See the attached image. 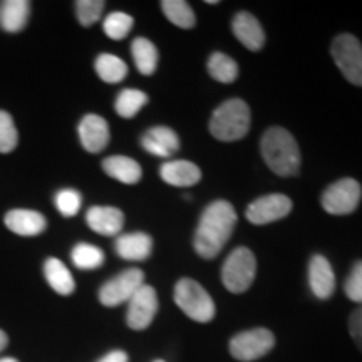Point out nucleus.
I'll return each instance as SVG.
<instances>
[{"label":"nucleus","mask_w":362,"mask_h":362,"mask_svg":"<svg viewBox=\"0 0 362 362\" xmlns=\"http://www.w3.org/2000/svg\"><path fill=\"white\" fill-rule=\"evenodd\" d=\"M98 362H128V354L124 351H112Z\"/></svg>","instance_id":"35"},{"label":"nucleus","mask_w":362,"mask_h":362,"mask_svg":"<svg viewBox=\"0 0 362 362\" xmlns=\"http://www.w3.org/2000/svg\"><path fill=\"white\" fill-rule=\"evenodd\" d=\"M161 11L171 24L180 29H192L197 24L193 8L185 0H163Z\"/></svg>","instance_id":"26"},{"label":"nucleus","mask_w":362,"mask_h":362,"mask_svg":"<svg viewBox=\"0 0 362 362\" xmlns=\"http://www.w3.org/2000/svg\"><path fill=\"white\" fill-rule=\"evenodd\" d=\"M250 107L242 99L233 98L221 103L210 119V133L218 141H238L245 138L250 129Z\"/></svg>","instance_id":"3"},{"label":"nucleus","mask_w":362,"mask_h":362,"mask_svg":"<svg viewBox=\"0 0 362 362\" xmlns=\"http://www.w3.org/2000/svg\"><path fill=\"white\" fill-rule=\"evenodd\" d=\"M104 173L124 185H134L141 180L143 170L138 161L128 156H110L103 161Z\"/></svg>","instance_id":"20"},{"label":"nucleus","mask_w":362,"mask_h":362,"mask_svg":"<svg viewBox=\"0 0 362 362\" xmlns=\"http://www.w3.org/2000/svg\"><path fill=\"white\" fill-rule=\"evenodd\" d=\"M275 336L265 327L243 330L230 341V354L237 361L252 362L260 359L274 349Z\"/></svg>","instance_id":"8"},{"label":"nucleus","mask_w":362,"mask_h":362,"mask_svg":"<svg viewBox=\"0 0 362 362\" xmlns=\"http://www.w3.org/2000/svg\"><path fill=\"white\" fill-rule=\"evenodd\" d=\"M86 221L93 232L115 237L124 226V214L116 206H93L86 214Z\"/></svg>","instance_id":"15"},{"label":"nucleus","mask_w":362,"mask_h":362,"mask_svg":"<svg viewBox=\"0 0 362 362\" xmlns=\"http://www.w3.org/2000/svg\"><path fill=\"white\" fill-rule=\"evenodd\" d=\"M106 4L103 0H78L76 2V13L81 25L90 27L101 19Z\"/></svg>","instance_id":"31"},{"label":"nucleus","mask_w":362,"mask_h":362,"mask_svg":"<svg viewBox=\"0 0 362 362\" xmlns=\"http://www.w3.org/2000/svg\"><path fill=\"white\" fill-rule=\"evenodd\" d=\"M237 218V211L232 203L226 200L210 203L203 210L194 232L193 245L198 255L208 260L215 259L232 237Z\"/></svg>","instance_id":"1"},{"label":"nucleus","mask_w":362,"mask_h":362,"mask_svg":"<svg viewBox=\"0 0 362 362\" xmlns=\"http://www.w3.org/2000/svg\"><path fill=\"white\" fill-rule=\"evenodd\" d=\"M131 54H133L136 69L143 76L155 74L160 54H158L156 45L151 40L146 37H136L131 44Z\"/></svg>","instance_id":"23"},{"label":"nucleus","mask_w":362,"mask_h":362,"mask_svg":"<svg viewBox=\"0 0 362 362\" xmlns=\"http://www.w3.org/2000/svg\"><path fill=\"white\" fill-rule=\"evenodd\" d=\"M141 146L149 155L170 158L180 149V138L168 126H155L141 136Z\"/></svg>","instance_id":"13"},{"label":"nucleus","mask_w":362,"mask_h":362,"mask_svg":"<svg viewBox=\"0 0 362 362\" xmlns=\"http://www.w3.org/2000/svg\"><path fill=\"white\" fill-rule=\"evenodd\" d=\"M175 304L194 322H210L215 317V302L197 280L181 279L175 285Z\"/></svg>","instance_id":"4"},{"label":"nucleus","mask_w":362,"mask_h":362,"mask_svg":"<svg viewBox=\"0 0 362 362\" xmlns=\"http://www.w3.org/2000/svg\"><path fill=\"white\" fill-rule=\"evenodd\" d=\"M71 259L81 270H94L104 264V252L90 243H78L72 248Z\"/></svg>","instance_id":"28"},{"label":"nucleus","mask_w":362,"mask_h":362,"mask_svg":"<svg viewBox=\"0 0 362 362\" xmlns=\"http://www.w3.org/2000/svg\"><path fill=\"white\" fill-rule=\"evenodd\" d=\"M158 312V296L151 285H141L128 302L126 322L133 330H144L151 325Z\"/></svg>","instance_id":"11"},{"label":"nucleus","mask_w":362,"mask_h":362,"mask_svg":"<svg viewBox=\"0 0 362 362\" xmlns=\"http://www.w3.org/2000/svg\"><path fill=\"white\" fill-rule=\"evenodd\" d=\"M344 292L352 302L362 305V260H357L347 275L344 284Z\"/></svg>","instance_id":"33"},{"label":"nucleus","mask_w":362,"mask_h":362,"mask_svg":"<svg viewBox=\"0 0 362 362\" xmlns=\"http://www.w3.org/2000/svg\"><path fill=\"white\" fill-rule=\"evenodd\" d=\"M292 211V200L282 193H272L257 198L247 206L245 216L253 225H267L282 220Z\"/></svg>","instance_id":"10"},{"label":"nucleus","mask_w":362,"mask_h":362,"mask_svg":"<svg viewBox=\"0 0 362 362\" xmlns=\"http://www.w3.org/2000/svg\"><path fill=\"white\" fill-rule=\"evenodd\" d=\"M44 275L47 284L51 285L54 292H57L59 296H71L76 288V282L69 269L62 264L59 259H51L45 260L44 264Z\"/></svg>","instance_id":"22"},{"label":"nucleus","mask_w":362,"mask_h":362,"mask_svg":"<svg viewBox=\"0 0 362 362\" xmlns=\"http://www.w3.org/2000/svg\"><path fill=\"white\" fill-rule=\"evenodd\" d=\"M134 21L129 13L124 12H111L103 22V29L106 35L112 40H121L131 33Z\"/></svg>","instance_id":"29"},{"label":"nucleus","mask_w":362,"mask_h":362,"mask_svg":"<svg viewBox=\"0 0 362 362\" xmlns=\"http://www.w3.org/2000/svg\"><path fill=\"white\" fill-rule=\"evenodd\" d=\"M30 2L27 0H7L0 7V27L8 34L21 33L27 25Z\"/></svg>","instance_id":"21"},{"label":"nucleus","mask_w":362,"mask_h":362,"mask_svg":"<svg viewBox=\"0 0 362 362\" xmlns=\"http://www.w3.org/2000/svg\"><path fill=\"white\" fill-rule=\"evenodd\" d=\"M155 362H165V361H161V359H160V361H155Z\"/></svg>","instance_id":"38"},{"label":"nucleus","mask_w":362,"mask_h":362,"mask_svg":"<svg viewBox=\"0 0 362 362\" xmlns=\"http://www.w3.org/2000/svg\"><path fill=\"white\" fill-rule=\"evenodd\" d=\"M153 252V240L148 233L134 232L116 238V253L129 262L146 260Z\"/></svg>","instance_id":"18"},{"label":"nucleus","mask_w":362,"mask_h":362,"mask_svg":"<svg viewBox=\"0 0 362 362\" xmlns=\"http://www.w3.org/2000/svg\"><path fill=\"white\" fill-rule=\"evenodd\" d=\"M262 156L279 176H296L300 168V149L296 138L285 128L274 126L262 136Z\"/></svg>","instance_id":"2"},{"label":"nucleus","mask_w":362,"mask_h":362,"mask_svg":"<svg viewBox=\"0 0 362 362\" xmlns=\"http://www.w3.org/2000/svg\"><path fill=\"white\" fill-rule=\"evenodd\" d=\"M361 197L362 188L359 181L354 178H342L325 188L320 203L330 215H349L357 210Z\"/></svg>","instance_id":"7"},{"label":"nucleus","mask_w":362,"mask_h":362,"mask_svg":"<svg viewBox=\"0 0 362 362\" xmlns=\"http://www.w3.org/2000/svg\"><path fill=\"white\" fill-rule=\"evenodd\" d=\"M141 285H144V272L128 269L103 285L99 291V302L104 307H117L129 302Z\"/></svg>","instance_id":"9"},{"label":"nucleus","mask_w":362,"mask_h":362,"mask_svg":"<svg viewBox=\"0 0 362 362\" xmlns=\"http://www.w3.org/2000/svg\"><path fill=\"white\" fill-rule=\"evenodd\" d=\"M0 362H19V361L13 359V357H2V359H0Z\"/></svg>","instance_id":"37"},{"label":"nucleus","mask_w":362,"mask_h":362,"mask_svg":"<svg viewBox=\"0 0 362 362\" xmlns=\"http://www.w3.org/2000/svg\"><path fill=\"white\" fill-rule=\"evenodd\" d=\"M208 72L215 81L223 84L233 83L238 78V64L235 59L223 52H214L206 62Z\"/></svg>","instance_id":"25"},{"label":"nucleus","mask_w":362,"mask_h":362,"mask_svg":"<svg viewBox=\"0 0 362 362\" xmlns=\"http://www.w3.org/2000/svg\"><path fill=\"white\" fill-rule=\"evenodd\" d=\"M94 67H96L98 76L104 83L117 84L128 76L126 62L117 56H112V54H101V56H98Z\"/></svg>","instance_id":"24"},{"label":"nucleus","mask_w":362,"mask_h":362,"mask_svg":"<svg viewBox=\"0 0 362 362\" xmlns=\"http://www.w3.org/2000/svg\"><path fill=\"white\" fill-rule=\"evenodd\" d=\"M349 334L356 346L362 351V305L357 307L349 317Z\"/></svg>","instance_id":"34"},{"label":"nucleus","mask_w":362,"mask_h":362,"mask_svg":"<svg viewBox=\"0 0 362 362\" xmlns=\"http://www.w3.org/2000/svg\"><path fill=\"white\" fill-rule=\"evenodd\" d=\"M7 344H8V337H7V334L4 332L2 329H0V352H2L4 349H6Z\"/></svg>","instance_id":"36"},{"label":"nucleus","mask_w":362,"mask_h":362,"mask_svg":"<svg viewBox=\"0 0 362 362\" xmlns=\"http://www.w3.org/2000/svg\"><path fill=\"white\" fill-rule=\"evenodd\" d=\"M255 274L257 259L253 252L247 247H237L221 267V282L228 292L243 293L252 287Z\"/></svg>","instance_id":"5"},{"label":"nucleus","mask_w":362,"mask_h":362,"mask_svg":"<svg viewBox=\"0 0 362 362\" xmlns=\"http://www.w3.org/2000/svg\"><path fill=\"white\" fill-rule=\"evenodd\" d=\"M79 139L86 151L101 153L110 144V124L99 115H86L79 123Z\"/></svg>","instance_id":"12"},{"label":"nucleus","mask_w":362,"mask_h":362,"mask_svg":"<svg viewBox=\"0 0 362 362\" xmlns=\"http://www.w3.org/2000/svg\"><path fill=\"white\" fill-rule=\"evenodd\" d=\"M160 176L165 183L171 185V187L188 188L202 180V170L192 161L173 160L163 163L160 168Z\"/></svg>","instance_id":"17"},{"label":"nucleus","mask_w":362,"mask_h":362,"mask_svg":"<svg viewBox=\"0 0 362 362\" xmlns=\"http://www.w3.org/2000/svg\"><path fill=\"white\" fill-rule=\"evenodd\" d=\"M19 134L13 124L12 116L7 111H0V153L7 155L17 148Z\"/></svg>","instance_id":"30"},{"label":"nucleus","mask_w":362,"mask_h":362,"mask_svg":"<svg viewBox=\"0 0 362 362\" xmlns=\"http://www.w3.org/2000/svg\"><path fill=\"white\" fill-rule=\"evenodd\" d=\"M4 221L11 232L21 237H35L42 233L47 226L45 216L34 210H11Z\"/></svg>","instance_id":"19"},{"label":"nucleus","mask_w":362,"mask_h":362,"mask_svg":"<svg viewBox=\"0 0 362 362\" xmlns=\"http://www.w3.org/2000/svg\"><path fill=\"white\" fill-rule=\"evenodd\" d=\"M81 205H83V197L76 189L66 188L57 192L56 194V206L59 214L62 216H74L79 214Z\"/></svg>","instance_id":"32"},{"label":"nucleus","mask_w":362,"mask_h":362,"mask_svg":"<svg viewBox=\"0 0 362 362\" xmlns=\"http://www.w3.org/2000/svg\"><path fill=\"white\" fill-rule=\"evenodd\" d=\"M309 285L320 300L332 297L336 291V274L324 255H314L309 262Z\"/></svg>","instance_id":"14"},{"label":"nucleus","mask_w":362,"mask_h":362,"mask_svg":"<svg viewBox=\"0 0 362 362\" xmlns=\"http://www.w3.org/2000/svg\"><path fill=\"white\" fill-rule=\"evenodd\" d=\"M334 62L351 84L362 88V44L352 34H339L330 45Z\"/></svg>","instance_id":"6"},{"label":"nucleus","mask_w":362,"mask_h":362,"mask_svg":"<svg viewBox=\"0 0 362 362\" xmlns=\"http://www.w3.org/2000/svg\"><path fill=\"white\" fill-rule=\"evenodd\" d=\"M232 30L235 37L250 51H260L265 45L264 27L250 12H238L232 21Z\"/></svg>","instance_id":"16"},{"label":"nucleus","mask_w":362,"mask_h":362,"mask_svg":"<svg viewBox=\"0 0 362 362\" xmlns=\"http://www.w3.org/2000/svg\"><path fill=\"white\" fill-rule=\"evenodd\" d=\"M148 104V94L139 89H124L116 98V112L121 117H134Z\"/></svg>","instance_id":"27"}]
</instances>
